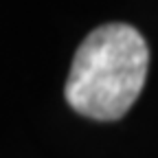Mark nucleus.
<instances>
[{
    "label": "nucleus",
    "instance_id": "obj_1",
    "mask_svg": "<svg viewBox=\"0 0 158 158\" xmlns=\"http://www.w3.org/2000/svg\"><path fill=\"white\" fill-rule=\"evenodd\" d=\"M149 48L130 24H103L77 48L66 81V101L88 118L116 121L138 99Z\"/></svg>",
    "mask_w": 158,
    "mask_h": 158
}]
</instances>
